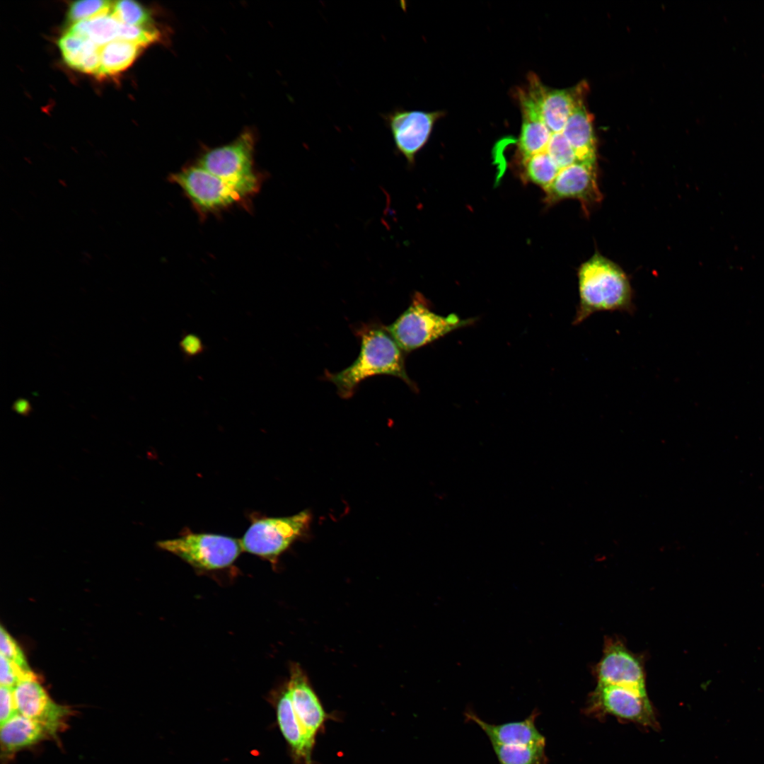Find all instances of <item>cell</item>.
Wrapping results in <instances>:
<instances>
[{"label": "cell", "instance_id": "ba28073f", "mask_svg": "<svg viewBox=\"0 0 764 764\" xmlns=\"http://www.w3.org/2000/svg\"><path fill=\"white\" fill-rule=\"evenodd\" d=\"M442 115L443 112L440 111L427 112L396 107L382 114L381 117L390 131L397 152L412 165L417 154L428 141L436 122Z\"/></svg>", "mask_w": 764, "mask_h": 764}, {"label": "cell", "instance_id": "52a82bcc", "mask_svg": "<svg viewBox=\"0 0 764 764\" xmlns=\"http://www.w3.org/2000/svg\"><path fill=\"white\" fill-rule=\"evenodd\" d=\"M254 147L253 135L244 132L232 142L203 153L196 163L224 180L260 191L265 175L254 168Z\"/></svg>", "mask_w": 764, "mask_h": 764}, {"label": "cell", "instance_id": "d4e9b609", "mask_svg": "<svg viewBox=\"0 0 764 764\" xmlns=\"http://www.w3.org/2000/svg\"><path fill=\"white\" fill-rule=\"evenodd\" d=\"M111 14L119 22L133 26L149 27L152 21L150 12L132 0L115 1Z\"/></svg>", "mask_w": 764, "mask_h": 764}, {"label": "cell", "instance_id": "9a60e30c", "mask_svg": "<svg viewBox=\"0 0 764 764\" xmlns=\"http://www.w3.org/2000/svg\"><path fill=\"white\" fill-rule=\"evenodd\" d=\"M538 714L535 709L523 720L497 724L484 721L470 708L464 712L465 719L477 724L491 744L500 745H545V738L536 725Z\"/></svg>", "mask_w": 764, "mask_h": 764}, {"label": "cell", "instance_id": "3957f363", "mask_svg": "<svg viewBox=\"0 0 764 764\" xmlns=\"http://www.w3.org/2000/svg\"><path fill=\"white\" fill-rule=\"evenodd\" d=\"M168 181L181 189L202 220L234 207L248 209L259 192L213 175L197 163L171 173Z\"/></svg>", "mask_w": 764, "mask_h": 764}, {"label": "cell", "instance_id": "f1b7e54d", "mask_svg": "<svg viewBox=\"0 0 764 764\" xmlns=\"http://www.w3.org/2000/svg\"><path fill=\"white\" fill-rule=\"evenodd\" d=\"M158 38V31L151 27L133 26L120 22L117 40L130 42L143 47Z\"/></svg>", "mask_w": 764, "mask_h": 764}, {"label": "cell", "instance_id": "9c48e42d", "mask_svg": "<svg viewBox=\"0 0 764 764\" xmlns=\"http://www.w3.org/2000/svg\"><path fill=\"white\" fill-rule=\"evenodd\" d=\"M595 675L598 683L621 686L647 695L643 661L620 639L605 640L603 654L595 667Z\"/></svg>", "mask_w": 764, "mask_h": 764}, {"label": "cell", "instance_id": "603a6c76", "mask_svg": "<svg viewBox=\"0 0 764 764\" xmlns=\"http://www.w3.org/2000/svg\"><path fill=\"white\" fill-rule=\"evenodd\" d=\"M499 764H548L545 745L492 744Z\"/></svg>", "mask_w": 764, "mask_h": 764}, {"label": "cell", "instance_id": "1f68e13d", "mask_svg": "<svg viewBox=\"0 0 764 764\" xmlns=\"http://www.w3.org/2000/svg\"><path fill=\"white\" fill-rule=\"evenodd\" d=\"M14 688L1 685L0 688V721L4 723L17 714Z\"/></svg>", "mask_w": 764, "mask_h": 764}, {"label": "cell", "instance_id": "8fae6325", "mask_svg": "<svg viewBox=\"0 0 764 764\" xmlns=\"http://www.w3.org/2000/svg\"><path fill=\"white\" fill-rule=\"evenodd\" d=\"M596 165L576 162L560 169L551 185L545 190L548 204L565 199L579 200L585 212L602 199L597 182Z\"/></svg>", "mask_w": 764, "mask_h": 764}, {"label": "cell", "instance_id": "8992f818", "mask_svg": "<svg viewBox=\"0 0 764 764\" xmlns=\"http://www.w3.org/2000/svg\"><path fill=\"white\" fill-rule=\"evenodd\" d=\"M310 521L308 510L289 516L255 519L241 540L243 550L275 565L279 557L306 531Z\"/></svg>", "mask_w": 764, "mask_h": 764}, {"label": "cell", "instance_id": "6da1fadb", "mask_svg": "<svg viewBox=\"0 0 764 764\" xmlns=\"http://www.w3.org/2000/svg\"><path fill=\"white\" fill-rule=\"evenodd\" d=\"M361 341L360 352L348 367L337 372L326 371L325 378L337 388L339 395L351 398L359 384L375 375H390L403 380L412 390L417 391L416 384L405 369V352L378 323L362 324L356 328Z\"/></svg>", "mask_w": 764, "mask_h": 764}, {"label": "cell", "instance_id": "484cf974", "mask_svg": "<svg viewBox=\"0 0 764 764\" xmlns=\"http://www.w3.org/2000/svg\"><path fill=\"white\" fill-rule=\"evenodd\" d=\"M113 1L106 0H83L72 2L68 9V19L73 24L98 16L110 14Z\"/></svg>", "mask_w": 764, "mask_h": 764}, {"label": "cell", "instance_id": "5b68a950", "mask_svg": "<svg viewBox=\"0 0 764 764\" xmlns=\"http://www.w3.org/2000/svg\"><path fill=\"white\" fill-rule=\"evenodd\" d=\"M156 545L199 571L226 568L243 551L241 540L211 533H188L177 538L159 540Z\"/></svg>", "mask_w": 764, "mask_h": 764}, {"label": "cell", "instance_id": "30bf717a", "mask_svg": "<svg viewBox=\"0 0 764 764\" xmlns=\"http://www.w3.org/2000/svg\"><path fill=\"white\" fill-rule=\"evenodd\" d=\"M588 708L599 714H610L646 727L656 725L647 695L621 686L598 683L589 697Z\"/></svg>", "mask_w": 764, "mask_h": 764}, {"label": "cell", "instance_id": "44dd1931", "mask_svg": "<svg viewBox=\"0 0 764 764\" xmlns=\"http://www.w3.org/2000/svg\"><path fill=\"white\" fill-rule=\"evenodd\" d=\"M142 47L132 42L116 40L100 49L99 76H112L128 68Z\"/></svg>", "mask_w": 764, "mask_h": 764}, {"label": "cell", "instance_id": "7c38bea8", "mask_svg": "<svg viewBox=\"0 0 764 764\" xmlns=\"http://www.w3.org/2000/svg\"><path fill=\"white\" fill-rule=\"evenodd\" d=\"M18 712L41 724L48 735L56 737L66 725L69 707L54 702L37 679H28L14 688Z\"/></svg>", "mask_w": 764, "mask_h": 764}, {"label": "cell", "instance_id": "d6a6232c", "mask_svg": "<svg viewBox=\"0 0 764 764\" xmlns=\"http://www.w3.org/2000/svg\"><path fill=\"white\" fill-rule=\"evenodd\" d=\"M12 409L18 414L23 416H28L31 411V407L29 402L23 398L16 400L12 405Z\"/></svg>", "mask_w": 764, "mask_h": 764}, {"label": "cell", "instance_id": "4fadbf2b", "mask_svg": "<svg viewBox=\"0 0 764 764\" xmlns=\"http://www.w3.org/2000/svg\"><path fill=\"white\" fill-rule=\"evenodd\" d=\"M286 683L295 714L306 731L316 739L329 716L302 668L293 663Z\"/></svg>", "mask_w": 764, "mask_h": 764}, {"label": "cell", "instance_id": "e0dca14e", "mask_svg": "<svg viewBox=\"0 0 764 764\" xmlns=\"http://www.w3.org/2000/svg\"><path fill=\"white\" fill-rule=\"evenodd\" d=\"M523 122L519 140L522 162L533 155L546 151L552 132L542 120L538 106L526 90H520Z\"/></svg>", "mask_w": 764, "mask_h": 764}, {"label": "cell", "instance_id": "d6986e66", "mask_svg": "<svg viewBox=\"0 0 764 764\" xmlns=\"http://www.w3.org/2000/svg\"><path fill=\"white\" fill-rule=\"evenodd\" d=\"M47 736L41 724L19 712L1 724V750L6 756L30 747Z\"/></svg>", "mask_w": 764, "mask_h": 764}, {"label": "cell", "instance_id": "5bb4252c", "mask_svg": "<svg viewBox=\"0 0 764 764\" xmlns=\"http://www.w3.org/2000/svg\"><path fill=\"white\" fill-rule=\"evenodd\" d=\"M528 79L527 91L537 103L543 121L552 134L561 133L581 100L572 91L546 88L533 74Z\"/></svg>", "mask_w": 764, "mask_h": 764}, {"label": "cell", "instance_id": "2e32d148", "mask_svg": "<svg viewBox=\"0 0 764 764\" xmlns=\"http://www.w3.org/2000/svg\"><path fill=\"white\" fill-rule=\"evenodd\" d=\"M274 702L279 729L295 758L302 764H313L316 739L306 731L297 719L286 683L277 692Z\"/></svg>", "mask_w": 764, "mask_h": 764}, {"label": "cell", "instance_id": "277c9868", "mask_svg": "<svg viewBox=\"0 0 764 764\" xmlns=\"http://www.w3.org/2000/svg\"><path fill=\"white\" fill-rule=\"evenodd\" d=\"M473 321L461 319L454 313L439 316L430 310L429 303L422 294L416 293L410 306L385 328L402 350L407 353Z\"/></svg>", "mask_w": 764, "mask_h": 764}, {"label": "cell", "instance_id": "4316f807", "mask_svg": "<svg viewBox=\"0 0 764 764\" xmlns=\"http://www.w3.org/2000/svg\"><path fill=\"white\" fill-rule=\"evenodd\" d=\"M546 152L560 170L578 162L572 146L562 132L552 134Z\"/></svg>", "mask_w": 764, "mask_h": 764}, {"label": "cell", "instance_id": "ac0fdd59", "mask_svg": "<svg viewBox=\"0 0 764 764\" xmlns=\"http://www.w3.org/2000/svg\"><path fill=\"white\" fill-rule=\"evenodd\" d=\"M572 146L577 161L596 165V139L592 117L581 101L569 117L562 132Z\"/></svg>", "mask_w": 764, "mask_h": 764}, {"label": "cell", "instance_id": "cb8c5ba5", "mask_svg": "<svg viewBox=\"0 0 764 764\" xmlns=\"http://www.w3.org/2000/svg\"><path fill=\"white\" fill-rule=\"evenodd\" d=\"M523 177L546 190L556 178L560 169L545 151L537 154L522 162Z\"/></svg>", "mask_w": 764, "mask_h": 764}, {"label": "cell", "instance_id": "7a4b0ae2", "mask_svg": "<svg viewBox=\"0 0 764 764\" xmlns=\"http://www.w3.org/2000/svg\"><path fill=\"white\" fill-rule=\"evenodd\" d=\"M579 303L573 325L601 312L635 311L633 290L624 270L600 253L582 263L577 273Z\"/></svg>", "mask_w": 764, "mask_h": 764}, {"label": "cell", "instance_id": "83f0119b", "mask_svg": "<svg viewBox=\"0 0 764 764\" xmlns=\"http://www.w3.org/2000/svg\"><path fill=\"white\" fill-rule=\"evenodd\" d=\"M28 679H37L31 669H25L6 659L0 656L1 685L14 688L21 682Z\"/></svg>", "mask_w": 764, "mask_h": 764}, {"label": "cell", "instance_id": "f546056e", "mask_svg": "<svg viewBox=\"0 0 764 764\" xmlns=\"http://www.w3.org/2000/svg\"><path fill=\"white\" fill-rule=\"evenodd\" d=\"M0 652L1 655L22 668L30 669L23 650L3 626L0 627Z\"/></svg>", "mask_w": 764, "mask_h": 764}, {"label": "cell", "instance_id": "7402d4cb", "mask_svg": "<svg viewBox=\"0 0 764 764\" xmlns=\"http://www.w3.org/2000/svg\"><path fill=\"white\" fill-rule=\"evenodd\" d=\"M119 27L120 22L110 13L75 23L69 30L88 38L101 47L117 40Z\"/></svg>", "mask_w": 764, "mask_h": 764}, {"label": "cell", "instance_id": "4dcf8cb0", "mask_svg": "<svg viewBox=\"0 0 764 764\" xmlns=\"http://www.w3.org/2000/svg\"><path fill=\"white\" fill-rule=\"evenodd\" d=\"M179 347L183 356L187 359H192L202 354L206 348L202 339L194 333L183 335L179 342Z\"/></svg>", "mask_w": 764, "mask_h": 764}, {"label": "cell", "instance_id": "ffe728a7", "mask_svg": "<svg viewBox=\"0 0 764 764\" xmlns=\"http://www.w3.org/2000/svg\"><path fill=\"white\" fill-rule=\"evenodd\" d=\"M58 47L69 66L86 74H98L100 47L91 40L68 30L59 39Z\"/></svg>", "mask_w": 764, "mask_h": 764}]
</instances>
